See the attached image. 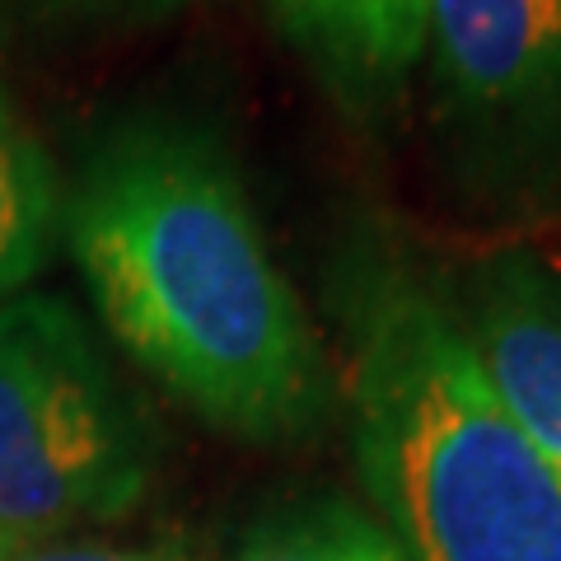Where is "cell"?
<instances>
[{"label": "cell", "mask_w": 561, "mask_h": 561, "mask_svg": "<svg viewBox=\"0 0 561 561\" xmlns=\"http://www.w3.org/2000/svg\"><path fill=\"white\" fill-rule=\"evenodd\" d=\"M61 234L113 337L202 421L253 445L323 426L332 370L216 131L146 113L84 154Z\"/></svg>", "instance_id": "obj_1"}, {"label": "cell", "mask_w": 561, "mask_h": 561, "mask_svg": "<svg viewBox=\"0 0 561 561\" xmlns=\"http://www.w3.org/2000/svg\"><path fill=\"white\" fill-rule=\"evenodd\" d=\"M328 309L360 482L412 561H561V482L501 402L454 300L383 234L337 243Z\"/></svg>", "instance_id": "obj_2"}, {"label": "cell", "mask_w": 561, "mask_h": 561, "mask_svg": "<svg viewBox=\"0 0 561 561\" xmlns=\"http://www.w3.org/2000/svg\"><path fill=\"white\" fill-rule=\"evenodd\" d=\"M154 478V440L61 295L0 305V534L20 548L122 519Z\"/></svg>", "instance_id": "obj_3"}, {"label": "cell", "mask_w": 561, "mask_h": 561, "mask_svg": "<svg viewBox=\"0 0 561 561\" xmlns=\"http://www.w3.org/2000/svg\"><path fill=\"white\" fill-rule=\"evenodd\" d=\"M435 131L486 206L561 197V0H431Z\"/></svg>", "instance_id": "obj_4"}, {"label": "cell", "mask_w": 561, "mask_h": 561, "mask_svg": "<svg viewBox=\"0 0 561 561\" xmlns=\"http://www.w3.org/2000/svg\"><path fill=\"white\" fill-rule=\"evenodd\" d=\"M454 313L501 402L561 482V276L524 253L468 272Z\"/></svg>", "instance_id": "obj_5"}, {"label": "cell", "mask_w": 561, "mask_h": 561, "mask_svg": "<svg viewBox=\"0 0 561 561\" xmlns=\"http://www.w3.org/2000/svg\"><path fill=\"white\" fill-rule=\"evenodd\" d=\"M319 84L356 117H379L426 61L431 0H272Z\"/></svg>", "instance_id": "obj_6"}, {"label": "cell", "mask_w": 561, "mask_h": 561, "mask_svg": "<svg viewBox=\"0 0 561 561\" xmlns=\"http://www.w3.org/2000/svg\"><path fill=\"white\" fill-rule=\"evenodd\" d=\"M66 197L38 131L0 84V305L24 295L61 234Z\"/></svg>", "instance_id": "obj_7"}, {"label": "cell", "mask_w": 561, "mask_h": 561, "mask_svg": "<svg viewBox=\"0 0 561 561\" xmlns=\"http://www.w3.org/2000/svg\"><path fill=\"white\" fill-rule=\"evenodd\" d=\"M234 561H412L379 519L342 496L280 505L253 524Z\"/></svg>", "instance_id": "obj_8"}, {"label": "cell", "mask_w": 561, "mask_h": 561, "mask_svg": "<svg viewBox=\"0 0 561 561\" xmlns=\"http://www.w3.org/2000/svg\"><path fill=\"white\" fill-rule=\"evenodd\" d=\"M10 561H192L183 548H113V542H33Z\"/></svg>", "instance_id": "obj_9"}, {"label": "cell", "mask_w": 561, "mask_h": 561, "mask_svg": "<svg viewBox=\"0 0 561 561\" xmlns=\"http://www.w3.org/2000/svg\"><path fill=\"white\" fill-rule=\"evenodd\" d=\"M66 5H76L80 14H99V20H154L183 0H66Z\"/></svg>", "instance_id": "obj_10"}, {"label": "cell", "mask_w": 561, "mask_h": 561, "mask_svg": "<svg viewBox=\"0 0 561 561\" xmlns=\"http://www.w3.org/2000/svg\"><path fill=\"white\" fill-rule=\"evenodd\" d=\"M14 552H20V542H14V538H5V534H0V561H10Z\"/></svg>", "instance_id": "obj_11"}]
</instances>
